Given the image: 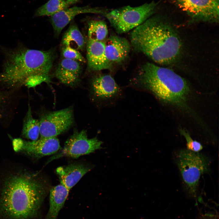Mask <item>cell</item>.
Here are the masks:
<instances>
[{"label":"cell","mask_w":219,"mask_h":219,"mask_svg":"<svg viewBox=\"0 0 219 219\" xmlns=\"http://www.w3.org/2000/svg\"><path fill=\"white\" fill-rule=\"evenodd\" d=\"M0 195V210L10 219H27L37 213L46 193L44 183L36 175L17 172L6 177Z\"/></svg>","instance_id":"obj_1"},{"label":"cell","mask_w":219,"mask_h":219,"mask_svg":"<svg viewBox=\"0 0 219 219\" xmlns=\"http://www.w3.org/2000/svg\"><path fill=\"white\" fill-rule=\"evenodd\" d=\"M131 44L156 63L169 65L175 63L182 49V42L175 29L158 18L148 19L134 29Z\"/></svg>","instance_id":"obj_2"},{"label":"cell","mask_w":219,"mask_h":219,"mask_svg":"<svg viewBox=\"0 0 219 219\" xmlns=\"http://www.w3.org/2000/svg\"><path fill=\"white\" fill-rule=\"evenodd\" d=\"M3 71L0 73V84L9 88L26 83L36 86L50 82L54 54L19 47L7 53Z\"/></svg>","instance_id":"obj_3"},{"label":"cell","mask_w":219,"mask_h":219,"mask_svg":"<svg viewBox=\"0 0 219 219\" xmlns=\"http://www.w3.org/2000/svg\"><path fill=\"white\" fill-rule=\"evenodd\" d=\"M137 81L161 100L172 104L183 102L189 90L186 81L173 70L149 62L141 66Z\"/></svg>","instance_id":"obj_4"},{"label":"cell","mask_w":219,"mask_h":219,"mask_svg":"<svg viewBox=\"0 0 219 219\" xmlns=\"http://www.w3.org/2000/svg\"><path fill=\"white\" fill-rule=\"evenodd\" d=\"M176 161L185 190L196 197L200 176L209 170V159L199 152L186 149L178 152Z\"/></svg>","instance_id":"obj_5"},{"label":"cell","mask_w":219,"mask_h":219,"mask_svg":"<svg viewBox=\"0 0 219 219\" xmlns=\"http://www.w3.org/2000/svg\"><path fill=\"white\" fill-rule=\"evenodd\" d=\"M156 4L153 2L141 6H127L112 10L105 16L117 33H127L147 20L155 12Z\"/></svg>","instance_id":"obj_6"},{"label":"cell","mask_w":219,"mask_h":219,"mask_svg":"<svg viewBox=\"0 0 219 219\" xmlns=\"http://www.w3.org/2000/svg\"><path fill=\"white\" fill-rule=\"evenodd\" d=\"M39 121L41 137H56L68 130L73 123V108L69 107L48 113Z\"/></svg>","instance_id":"obj_7"},{"label":"cell","mask_w":219,"mask_h":219,"mask_svg":"<svg viewBox=\"0 0 219 219\" xmlns=\"http://www.w3.org/2000/svg\"><path fill=\"white\" fill-rule=\"evenodd\" d=\"M192 19L217 22L219 19V0H174Z\"/></svg>","instance_id":"obj_8"},{"label":"cell","mask_w":219,"mask_h":219,"mask_svg":"<svg viewBox=\"0 0 219 219\" xmlns=\"http://www.w3.org/2000/svg\"><path fill=\"white\" fill-rule=\"evenodd\" d=\"M102 144L96 137L89 138L85 130L75 131L66 141L62 151L56 157L65 156L76 158L102 148Z\"/></svg>","instance_id":"obj_9"},{"label":"cell","mask_w":219,"mask_h":219,"mask_svg":"<svg viewBox=\"0 0 219 219\" xmlns=\"http://www.w3.org/2000/svg\"><path fill=\"white\" fill-rule=\"evenodd\" d=\"M13 144L15 151H22L38 158L52 155L61 149L59 141L56 137H40L31 141L16 139L13 140Z\"/></svg>","instance_id":"obj_10"},{"label":"cell","mask_w":219,"mask_h":219,"mask_svg":"<svg viewBox=\"0 0 219 219\" xmlns=\"http://www.w3.org/2000/svg\"><path fill=\"white\" fill-rule=\"evenodd\" d=\"M87 58L89 69L92 71L111 70V64L105 53L104 41L88 40L86 46Z\"/></svg>","instance_id":"obj_11"},{"label":"cell","mask_w":219,"mask_h":219,"mask_svg":"<svg viewBox=\"0 0 219 219\" xmlns=\"http://www.w3.org/2000/svg\"><path fill=\"white\" fill-rule=\"evenodd\" d=\"M105 54L111 63H120L127 57L131 44L124 38L116 35H110L104 41Z\"/></svg>","instance_id":"obj_12"},{"label":"cell","mask_w":219,"mask_h":219,"mask_svg":"<svg viewBox=\"0 0 219 219\" xmlns=\"http://www.w3.org/2000/svg\"><path fill=\"white\" fill-rule=\"evenodd\" d=\"M101 13L100 10L88 6H74L64 9L51 16V22L55 34L58 36L63 29L78 14Z\"/></svg>","instance_id":"obj_13"},{"label":"cell","mask_w":219,"mask_h":219,"mask_svg":"<svg viewBox=\"0 0 219 219\" xmlns=\"http://www.w3.org/2000/svg\"><path fill=\"white\" fill-rule=\"evenodd\" d=\"M91 85L94 95L102 100L114 98L120 92L119 86L109 75H100L96 77L93 79Z\"/></svg>","instance_id":"obj_14"},{"label":"cell","mask_w":219,"mask_h":219,"mask_svg":"<svg viewBox=\"0 0 219 219\" xmlns=\"http://www.w3.org/2000/svg\"><path fill=\"white\" fill-rule=\"evenodd\" d=\"M91 169V167L83 164L74 163L59 167L56 171L61 184L70 190Z\"/></svg>","instance_id":"obj_15"},{"label":"cell","mask_w":219,"mask_h":219,"mask_svg":"<svg viewBox=\"0 0 219 219\" xmlns=\"http://www.w3.org/2000/svg\"><path fill=\"white\" fill-rule=\"evenodd\" d=\"M81 71L80 62L63 58L59 62L55 75L62 83L72 86L78 81Z\"/></svg>","instance_id":"obj_16"},{"label":"cell","mask_w":219,"mask_h":219,"mask_svg":"<svg viewBox=\"0 0 219 219\" xmlns=\"http://www.w3.org/2000/svg\"><path fill=\"white\" fill-rule=\"evenodd\" d=\"M69 190L61 184L52 188L50 194L49 208L46 219H56L68 196Z\"/></svg>","instance_id":"obj_17"},{"label":"cell","mask_w":219,"mask_h":219,"mask_svg":"<svg viewBox=\"0 0 219 219\" xmlns=\"http://www.w3.org/2000/svg\"><path fill=\"white\" fill-rule=\"evenodd\" d=\"M62 43L64 46L69 47L78 50L83 49L85 40L76 24L72 23L70 26L63 36Z\"/></svg>","instance_id":"obj_18"},{"label":"cell","mask_w":219,"mask_h":219,"mask_svg":"<svg viewBox=\"0 0 219 219\" xmlns=\"http://www.w3.org/2000/svg\"><path fill=\"white\" fill-rule=\"evenodd\" d=\"M40 132L39 121L33 117L31 108L29 105L28 110L24 120L22 135L32 141H35L38 139Z\"/></svg>","instance_id":"obj_19"},{"label":"cell","mask_w":219,"mask_h":219,"mask_svg":"<svg viewBox=\"0 0 219 219\" xmlns=\"http://www.w3.org/2000/svg\"><path fill=\"white\" fill-rule=\"evenodd\" d=\"M72 4L66 0H49L36 11V16H52Z\"/></svg>","instance_id":"obj_20"},{"label":"cell","mask_w":219,"mask_h":219,"mask_svg":"<svg viewBox=\"0 0 219 219\" xmlns=\"http://www.w3.org/2000/svg\"><path fill=\"white\" fill-rule=\"evenodd\" d=\"M107 26L101 20H92L88 23L89 39L93 41H104L107 38Z\"/></svg>","instance_id":"obj_21"},{"label":"cell","mask_w":219,"mask_h":219,"mask_svg":"<svg viewBox=\"0 0 219 219\" xmlns=\"http://www.w3.org/2000/svg\"><path fill=\"white\" fill-rule=\"evenodd\" d=\"M61 54L64 58L75 60L80 62H86L84 57L78 50L69 47L64 46Z\"/></svg>","instance_id":"obj_22"},{"label":"cell","mask_w":219,"mask_h":219,"mask_svg":"<svg viewBox=\"0 0 219 219\" xmlns=\"http://www.w3.org/2000/svg\"><path fill=\"white\" fill-rule=\"evenodd\" d=\"M181 134L185 137L187 142V149L195 152H199L203 149V147L199 142L193 140L189 134L184 130H181Z\"/></svg>","instance_id":"obj_23"},{"label":"cell","mask_w":219,"mask_h":219,"mask_svg":"<svg viewBox=\"0 0 219 219\" xmlns=\"http://www.w3.org/2000/svg\"><path fill=\"white\" fill-rule=\"evenodd\" d=\"M8 98V95L5 92H0V106L6 101Z\"/></svg>","instance_id":"obj_24"},{"label":"cell","mask_w":219,"mask_h":219,"mask_svg":"<svg viewBox=\"0 0 219 219\" xmlns=\"http://www.w3.org/2000/svg\"><path fill=\"white\" fill-rule=\"evenodd\" d=\"M71 4H73L78 2L79 0H66Z\"/></svg>","instance_id":"obj_25"}]
</instances>
